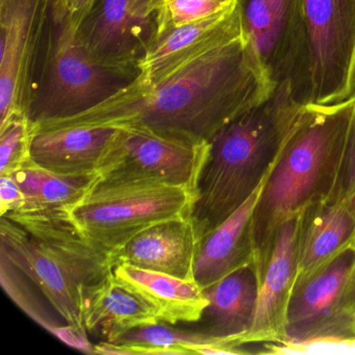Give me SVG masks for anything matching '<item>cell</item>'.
I'll return each mask as SVG.
<instances>
[{"label": "cell", "mask_w": 355, "mask_h": 355, "mask_svg": "<svg viewBox=\"0 0 355 355\" xmlns=\"http://www.w3.org/2000/svg\"><path fill=\"white\" fill-rule=\"evenodd\" d=\"M292 78L303 105L342 103L355 93V0H298Z\"/></svg>", "instance_id": "cell-6"}, {"label": "cell", "mask_w": 355, "mask_h": 355, "mask_svg": "<svg viewBox=\"0 0 355 355\" xmlns=\"http://www.w3.org/2000/svg\"><path fill=\"white\" fill-rule=\"evenodd\" d=\"M34 134V124L24 114L0 128V175H11L31 161Z\"/></svg>", "instance_id": "cell-25"}, {"label": "cell", "mask_w": 355, "mask_h": 355, "mask_svg": "<svg viewBox=\"0 0 355 355\" xmlns=\"http://www.w3.org/2000/svg\"><path fill=\"white\" fill-rule=\"evenodd\" d=\"M82 313L87 331L99 334L105 342L139 326L161 321L157 309L128 288L114 272L83 291Z\"/></svg>", "instance_id": "cell-17"}, {"label": "cell", "mask_w": 355, "mask_h": 355, "mask_svg": "<svg viewBox=\"0 0 355 355\" xmlns=\"http://www.w3.org/2000/svg\"><path fill=\"white\" fill-rule=\"evenodd\" d=\"M78 36L95 61L138 76L137 63L155 39V22L141 14L137 0H97Z\"/></svg>", "instance_id": "cell-12"}, {"label": "cell", "mask_w": 355, "mask_h": 355, "mask_svg": "<svg viewBox=\"0 0 355 355\" xmlns=\"http://www.w3.org/2000/svg\"><path fill=\"white\" fill-rule=\"evenodd\" d=\"M136 76L93 60L78 39V26L51 0L44 61L28 117L34 125L73 117L101 105Z\"/></svg>", "instance_id": "cell-5"}, {"label": "cell", "mask_w": 355, "mask_h": 355, "mask_svg": "<svg viewBox=\"0 0 355 355\" xmlns=\"http://www.w3.org/2000/svg\"><path fill=\"white\" fill-rule=\"evenodd\" d=\"M270 80L244 31L194 57L137 76L101 105L37 124L60 128H141L209 143L222 128L265 101Z\"/></svg>", "instance_id": "cell-1"}, {"label": "cell", "mask_w": 355, "mask_h": 355, "mask_svg": "<svg viewBox=\"0 0 355 355\" xmlns=\"http://www.w3.org/2000/svg\"><path fill=\"white\" fill-rule=\"evenodd\" d=\"M259 354L269 355H355V336H321L304 340L257 345Z\"/></svg>", "instance_id": "cell-27"}, {"label": "cell", "mask_w": 355, "mask_h": 355, "mask_svg": "<svg viewBox=\"0 0 355 355\" xmlns=\"http://www.w3.org/2000/svg\"><path fill=\"white\" fill-rule=\"evenodd\" d=\"M270 173L236 211L199 243L194 280L202 290L232 272L254 263L252 217Z\"/></svg>", "instance_id": "cell-16"}, {"label": "cell", "mask_w": 355, "mask_h": 355, "mask_svg": "<svg viewBox=\"0 0 355 355\" xmlns=\"http://www.w3.org/2000/svg\"><path fill=\"white\" fill-rule=\"evenodd\" d=\"M198 244L188 216L171 218L132 236L112 257V263L194 280Z\"/></svg>", "instance_id": "cell-14"}, {"label": "cell", "mask_w": 355, "mask_h": 355, "mask_svg": "<svg viewBox=\"0 0 355 355\" xmlns=\"http://www.w3.org/2000/svg\"><path fill=\"white\" fill-rule=\"evenodd\" d=\"M355 249L350 248L304 284L288 307V340L353 336Z\"/></svg>", "instance_id": "cell-10"}, {"label": "cell", "mask_w": 355, "mask_h": 355, "mask_svg": "<svg viewBox=\"0 0 355 355\" xmlns=\"http://www.w3.org/2000/svg\"><path fill=\"white\" fill-rule=\"evenodd\" d=\"M332 201L343 205L355 220V120Z\"/></svg>", "instance_id": "cell-28"}, {"label": "cell", "mask_w": 355, "mask_h": 355, "mask_svg": "<svg viewBox=\"0 0 355 355\" xmlns=\"http://www.w3.org/2000/svg\"><path fill=\"white\" fill-rule=\"evenodd\" d=\"M205 345L243 349L230 340L214 338L199 330L182 329L159 321L128 330L113 342L101 340L94 345V351L95 354L105 355H184L196 354L197 349Z\"/></svg>", "instance_id": "cell-22"}, {"label": "cell", "mask_w": 355, "mask_h": 355, "mask_svg": "<svg viewBox=\"0 0 355 355\" xmlns=\"http://www.w3.org/2000/svg\"><path fill=\"white\" fill-rule=\"evenodd\" d=\"M51 0H0V128L28 115Z\"/></svg>", "instance_id": "cell-9"}, {"label": "cell", "mask_w": 355, "mask_h": 355, "mask_svg": "<svg viewBox=\"0 0 355 355\" xmlns=\"http://www.w3.org/2000/svg\"><path fill=\"white\" fill-rule=\"evenodd\" d=\"M112 128H60L35 130L31 161L64 175L98 174L115 135Z\"/></svg>", "instance_id": "cell-18"}, {"label": "cell", "mask_w": 355, "mask_h": 355, "mask_svg": "<svg viewBox=\"0 0 355 355\" xmlns=\"http://www.w3.org/2000/svg\"><path fill=\"white\" fill-rule=\"evenodd\" d=\"M354 120L355 93L334 105L303 107L253 214V266L280 226L311 205L332 201Z\"/></svg>", "instance_id": "cell-3"}, {"label": "cell", "mask_w": 355, "mask_h": 355, "mask_svg": "<svg viewBox=\"0 0 355 355\" xmlns=\"http://www.w3.org/2000/svg\"><path fill=\"white\" fill-rule=\"evenodd\" d=\"M355 249V220L336 201H323L299 215L295 288L348 249Z\"/></svg>", "instance_id": "cell-15"}, {"label": "cell", "mask_w": 355, "mask_h": 355, "mask_svg": "<svg viewBox=\"0 0 355 355\" xmlns=\"http://www.w3.org/2000/svg\"><path fill=\"white\" fill-rule=\"evenodd\" d=\"M26 207V196L12 175H0V216L19 213Z\"/></svg>", "instance_id": "cell-29"}, {"label": "cell", "mask_w": 355, "mask_h": 355, "mask_svg": "<svg viewBox=\"0 0 355 355\" xmlns=\"http://www.w3.org/2000/svg\"><path fill=\"white\" fill-rule=\"evenodd\" d=\"M304 105L297 101L291 80H282L265 101L234 118L209 141L189 213L198 243L265 180Z\"/></svg>", "instance_id": "cell-2"}, {"label": "cell", "mask_w": 355, "mask_h": 355, "mask_svg": "<svg viewBox=\"0 0 355 355\" xmlns=\"http://www.w3.org/2000/svg\"><path fill=\"white\" fill-rule=\"evenodd\" d=\"M0 267L3 290L26 315L71 348L95 354L94 345L91 344L88 340V332L69 325L65 320H58L61 315L49 313V309L53 307L42 305L41 297L32 290L28 277L1 255Z\"/></svg>", "instance_id": "cell-24"}, {"label": "cell", "mask_w": 355, "mask_h": 355, "mask_svg": "<svg viewBox=\"0 0 355 355\" xmlns=\"http://www.w3.org/2000/svg\"><path fill=\"white\" fill-rule=\"evenodd\" d=\"M193 200L192 193L182 187L98 178L68 213L78 230L112 261L139 232L171 218L189 217Z\"/></svg>", "instance_id": "cell-7"}, {"label": "cell", "mask_w": 355, "mask_h": 355, "mask_svg": "<svg viewBox=\"0 0 355 355\" xmlns=\"http://www.w3.org/2000/svg\"><path fill=\"white\" fill-rule=\"evenodd\" d=\"M114 275L140 294L159 313V320L175 325L197 323L207 304L202 288L195 280L116 263Z\"/></svg>", "instance_id": "cell-21"}, {"label": "cell", "mask_w": 355, "mask_h": 355, "mask_svg": "<svg viewBox=\"0 0 355 355\" xmlns=\"http://www.w3.org/2000/svg\"><path fill=\"white\" fill-rule=\"evenodd\" d=\"M299 216L280 226L259 265L254 315L244 346L288 340V315L297 277Z\"/></svg>", "instance_id": "cell-11"}, {"label": "cell", "mask_w": 355, "mask_h": 355, "mask_svg": "<svg viewBox=\"0 0 355 355\" xmlns=\"http://www.w3.org/2000/svg\"><path fill=\"white\" fill-rule=\"evenodd\" d=\"M207 300L196 329L214 338L243 347L254 315L257 299V273L254 266L232 272L203 290Z\"/></svg>", "instance_id": "cell-19"}, {"label": "cell", "mask_w": 355, "mask_h": 355, "mask_svg": "<svg viewBox=\"0 0 355 355\" xmlns=\"http://www.w3.org/2000/svg\"><path fill=\"white\" fill-rule=\"evenodd\" d=\"M97 0H53V3L61 9L69 19L80 28Z\"/></svg>", "instance_id": "cell-30"}, {"label": "cell", "mask_w": 355, "mask_h": 355, "mask_svg": "<svg viewBox=\"0 0 355 355\" xmlns=\"http://www.w3.org/2000/svg\"><path fill=\"white\" fill-rule=\"evenodd\" d=\"M209 149V143L146 128H116L97 173L107 182H153L182 187L195 196Z\"/></svg>", "instance_id": "cell-8"}, {"label": "cell", "mask_w": 355, "mask_h": 355, "mask_svg": "<svg viewBox=\"0 0 355 355\" xmlns=\"http://www.w3.org/2000/svg\"><path fill=\"white\" fill-rule=\"evenodd\" d=\"M0 255L39 288L62 319L87 331L83 291L107 277L114 266L78 230L68 209L20 211L1 217Z\"/></svg>", "instance_id": "cell-4"}, {"label": "cell", "mask_w": 355, "mask_h": 355, "mask_svg": "<svg viewBox=\"0 0 355 355\" xmlns=\"http://www.w3.org/2000/svg\"><path fill=\"white\" fill-rule=\"evenodd\" d=\"M165 0H137L139 11L149 19L155 22V17L161 11Z\"/></svg>", "instance_id": "cell-31"}, {"label": "cell", "mask_w": 355, "mask_h": 355, "mask_svg": "<svg viewBox=\"0 0 355 355\" xmlns=\"http://www.w3.org/2000/svg\"><path fill=\"white\" fill-rule=\"evenodd\" d=\"M234 1L236 0H165L155 17V39L170 28L214 15L230 7Z\"/></svg>", "instance_id": "cell-26"}, {"label": "cell", "mask_w": 355, "mask_h": 355, "mask_svg": "<svg viewBox=\"0 0 355 355\" xmlns=\"http://www.w3.org/2000/svg\"><path fill=\"white\" fill-rule=\"evenodd\" d=\"M11 175L26 196V207L21 211L69 209L99 178L98 174L64 175L44 169L32 161Z\"/></svg>", "instance_id": "cell-23"}, {"label": "cell", "mask_w": 355, "mask_h": 355, "mask_svg": "<svg viewBox=\"0 0 355 355\" xmlns=\"http://www.w3.org/2000/svg\"><path fill=\"white\" fill-rule=\"evenodd\" d=\"M245 36L274 84L292 82L298 51V0H238Z\"/></svg>", "instance_id": "cell-13"}, {"label": "cell", "mask_w": 355, "mask_h": 355, "mask_svg": "<svg viewBox=\"0 0 355 355\" xmlns=\"http://www.w3.org/2000/svg\"><path fill=\"white\" fill-rule=\"evenodd\" d=\"M353 336H355V318H354V322H353Z\"/></svg>", "instance_id": "cell-32"}, {"label": "cell", "mask_w": 355, "mask_h": 355, "mask_svg": "<svg viewBox=\"0 0 355 355\" xmlns=\"http://www.w3.org/2000/svg\"><path fill=\"white\" fill-rule=\"evenodd\" d=\"M238 0L198 21L170 28L155 38L137 63L139 76H149L159 68L194 57L242 32Z\"/></svg>", "instance_id": "cell-20"}]
</instances>
